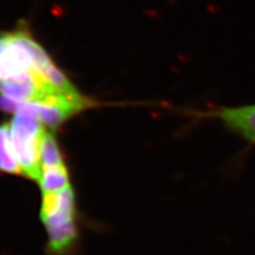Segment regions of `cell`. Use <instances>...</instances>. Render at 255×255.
<instances>
[{
  "instance_id": "1",
  "label": "cell",
  "mask_w": 255,
  "mask_h": 255,
  "mask_svg": "<svg viewBox=\"0 0 255 255\" xmlns=\"http://www.w3.org/2000/svg\"><path fill=\"white\" fill-rule=\"evenodd\" d=\"M41 218L48 235L50 255H70L76 248L75 194L70 185L61 190L43 194Z\"/></svg>"
},
{
  "instance_id": "2",
  "label": "cell",
  "mask_w": 255,
  "mask_h": 255,
  "mask_svg": "<svg viewBox=\"0 0 255 255\" xmlns=\"http://www.w3.org/2000/svg\"><path fill=\"white\" fill-rule=\"evenodd\" d=\"M54 63L26 30L0 35V81L36 70L43 77Z\"/></svg>"
},
{
  "instance_id": "3",
  "label": "cell",
  "mask_w": 255,
  "mask_h": 255,
  "mask_svg": "<svg viewBox=\"0 0 255 255\" xmlns=\"http://www.w3.org/2000/svg\"><path fill=\"white\" fill-rule=\"evenodd\" d=\"M10 126L14 151L22 173L39 182L43 172L41 139L44 127L38 119L19 115H15Z\"/></svg>"
},
{
  "instance_id": "4",
  "label": "cell",
  "mask_w": 255,
  "mask_h": 255,
  "mask_svg": "<svg viewBox=\"0 0 255 255\" xmlns=\"http://www.w3.org/2000/svg\"><path fill=\"white\" fill-rule=\"evenodd\" d=\"M212 116L239 137L255 143V103L238 107H220L212 112Z\"/></svg>"
},
{
  "instance_id": "5",
  "label": "cell",
  "mask_w": 255,
  "mask_h": 255,
  "mask_svg": "<svg viewBox=\"0 0 255 255\" xmlns=\"http://www.w3.org/2000/svg\"><path fill=\"white\" fill-rule=\"evenodd\" d=\"M0 170L14 174L22 173V169L14 151L11 126L9 124L0 126Z\"/></svg>"
},
{
  "instance_id": "6",
  "label": "cell",
  "mask_w": 255,
  "mask_h": 255,
  "mask_svg": "<svg viewBox=\"0 0 255 255\" xmlns=\"http://www.w3.org/2000/svg\"><path fill=\"white\" fill-rule=\"evenodd\" d=\"M38 183L43 193H52L63 189L69 185L66 167H43L42 177Z\"/></svg>"
},
{
  "instance_id": "7",
  "label": "cell",
  "mask_w": 255,
  "mask_h": 255,
  "mask_svg": "<svg viewBox=\"0 0 255 255\" xmlns=\"http://www.w3.org/2000/svg\"><path fill=\"white\" fill-rule=\"evenodd\" d=\"M41 161L43 167L65 166L55 140L51 132L45 130L41 139Z\"/></svg>"
}]
</instances>
